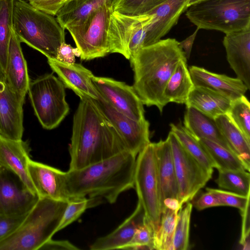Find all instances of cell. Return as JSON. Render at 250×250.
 Segmentation results:
<instances>
[{"mask_svg":"<svg viewBox=\"0 0 250 250\" xmlns=\"http://www.w3.org/2000/svg\"><path fill=\"white\" fill-rule=\"evenodd\" d=\"M179 211L166 208L162 212L158 229L153 234V249L173 250L174 229Z\"/></svg>","mask_w":250,"mask_h":250,"instance_id":"cell-33","label":"cell"},{"mask_svg":"<svg viewBox=\"0 0 250 250\" xmlns=\"http://www.w3.org/2000/svg\"><path fill=\"white\" fill-rule=\"evenodd\" d=\"M188 70L194 86L208 88L231 101L245 95L248 90L244 83L237 78L213 73L194 65Z\"/></svg>","mask_w":250,"mask_h":250,"instance_id":"cell-21","label":"cell"},{"mask_svg":"<svg viewBox=\"0 0 250 250\" xmlns=\"http://www.w3.org/2000/svg\"><path fill=\"white\" fill-rule=\"evenodd\" d=\"M199 29L197 28L192 35L182 42H179V45L184 52L187 59L190 57L192 45Z\"/></svg>","mask_w":250,"mask_h":250,"instance_id":"cell-47","label":"cell"},{"mask_svg":"<svg viewBox=\"0 0 250 250\" xmlns=\"http://www.w3.org/2000/svg\"><path fill=\"white\" fill-rule=\"evenodd\" d=\"M24 102V98L13 90L0 68V135L13 140L22 139Z\"/></svg>","mask_w":250,"mask_h":250,"instance_id":"cell-15","label":"cell"},{"mask_svg":"<svg viewBox=\"0 0 250 250\" xmlns=\"http://www.w3.org/2000/svg\"><path fill=\"white\" fill-rule=\"evenodd\" d=\"M250 143V104L245 96L232 102L226 114Z\"/></svg>","mask_w":250,"mask_h":250,"instance_id":"cell-35","label":"cell"},{"mask_svg":"<svg viewBox=\"0 0 250 250\" xmlns=\"http://www.w3.org/2000/svg\"><path fill=\"white\" fill-rule=\"evenodd\" d=\"M39 197L26 189L14 173L0 167V214L10 217L26 215Z\"/></svg>","mask_w":250,"mask_h":250,"instance_id":"cell-14","label":"cell"},{"mask_svg":"<svg viewBox=\"0 0 250 250\" xmlns=\"http://www.w3.org/2000/svg\"><path fill=\"white\" fill-rule=\"evenodd\" d=\"M232 102L226 97L208 88L194 86L185 104L187 107H192L206 116L215 119L226 114Z\"/></svg>","mask_w":250,"mask_h":250,"instance_id":"cell-26","label":"cell"},{"mask_svg":"<svg viewBox=\"0 0 250 250\" xmlns=\"http://www.w3.org/2000/svg\"><path fill=\"white\" fill-rule=\"evenodd\" d=\"M183 126L197 140L205 139L213 141L234 153L221 133L215 120L196 109L187 107Z\"/></svg>","mask_w":250,"mask_h":250,"instance_id":"cell-25","label":"cell"},{"mask_svg":"<svg viewBox=\"0 0 250 250\" xmlns=\"http://www.w3.org/2000/svg\"><path fill=\"white\" fill-rule=\"evenodd\" d=\"M167 0H115L113 11L131 16L146 14Z\"/></svg>","mask_w":250,"mask_h":250,"instance_id":"cell-37","label":"cell"},{"mask_svg":"<svg viewBox=\"0 0 250 250\" xmlns=\"http://www.w3.org/2000/svg\"><path fill=\"white\" fill-rule=\"evenodd\" d=\"M205 147L213 162L215 168L219 170H247L249 168L234 153L213 141L198 140Z\"/></svg>","mask_w":250,"mask_h":250,"instance_id":"cell-30","label":"cell"},{"mask_svg":"<svg viewBox=\"0 0 250 250\" xmlns=\"http://www.w3.org/2000/svg\"><path fill=\"white\" fill-rule=\"evenodd\" d=\"M14 0H0V68L5 72L13 26Z\"/></svg>","mask_w":250,"mask_h":250,"instance_id":"cell-32","label":"cell"},{"mask_svg":"<svg viewBox=\"0 0 250 250\" xmlns=\"http://www.w3.org/2000/svg\"><path fill=\"white\" fill-rule=\"evenodd\" d=\"M65 88L52 73L30 82L27 93L35 114L43 128L57 127L68 113Z\"/></svg>","mask_w":250,"mask_h":250,"instance_id":"cell-7","label":"cell"},{"mask_svg":"<svg viewBox=\"0 0 250 250\" xmlns=\"http://www.w3.org/2000/svg\"><path fill=\"white\" fill-rule=\"evenodd\" d=\"M136 157L125 150L82 168L66 171L70 200L88 196L114 203L122 192L134 188Z\"/></svg>","mask_w":250,"mask_h":250,"instance_id":"cell-2","label":"cell"},{"mask_svg":"<svg viewBox=\"0 0 250 250\" xmlns=\"http://www.w3.org/2000/svg\"><path fill=\"white\" fill-rule=\"evenodd\" d=\"M207 191L213 193L220 201L222 206H230L243 210L250 201V194L244 196L231 191L211 188H207Z\"/></svg>","mask_w":250,"mask_h":250,"instance_id":"cell-40","label":"cell"},{"mask_svg":"<svg viewBox=\"0 0 250 250\" xmlns=\"http://www.w3.org/2000/svg\"><path fill=\"white\" fill-rule=\"evenodd\" d=\"M113 4H105L78 23L66 28L82 60L89 61L110 53L108 33Z\"/></svg>","mask_w":250,"mask_h":250,"instance_id":"cell-9","label":"cell"},{"mask_svg":"<svg viewBox=\"0 0 250 250\" xmlns=\"http://www.w3.org/2000/svg\"><path fill=\"white\" fill-rule=\"evenodd\" d=\"M153 233L152 228L146 218L144 223L136 229L125 250H154Z\"/></svg>","mask_w":250,"mask_h":250,"instance_id":"cell-38","label":"cell"},{"mask_svg":"<svg viewBox=\"0 0 250 250\" xmlns=\"http://www.w3.org/2000/svg\"><path fill=\"white\" fill-rule=\"evenodd\" d=\"M25 215L19 217H10L0 214V241L11 233L17 228Z\"/></svg>","mask_w":250,"mask_h":250,"instance_id":"cell-43","label":"cell"},{"mask_svg":"<svg viewBox=\"0 0 250 250\" xmlns=\"http://www.w3.org/2000/svg\"><path fill=\"white\" fill-rule=\"evenodd\" d=\"M13 28L21 42L55 59L65 42V29L55 16L42 11L25 0H14Z\"/></svg>","mask_w":250,"mask_h":250,"instance_id":"cell-5","label":"cell"},{"mask_svg":"<svg viewBox=\"0 0 250 250\" xmlns=\"http://www.w3.org/2000/svg\"><path fill=\"white\" fill-rule=\"evenodd\" d=\"M146 219L143 208L139 202L132 213L110 233L97 239L90 246L91 250L124 249L131 241L136 229Z\"/></svg>","mask_w":250,"mask_h":250,"instance_id":"cell-23","label":"cell"},{"mask_svg":"<svg viewBox=\"0 0 250 250\" xmlns=\"http://www.w3.org/2000/svg\"><path fill=\"white\" fill-rule=\"evenodd\" d=\"M214 120L232 150L250 168V143L226 114L220 115Z\"/></svg>","mask_w":250,"mask_h":250,"instance_id":"cell-29","label":"cell"},{"mask_svg":"<svg viewBox=\"0 0 250 250\" xmlns=\"http://www.w3.org/2000/svg\"><path fill=\"white\" fill-rule=\"evenodd\" d=\"M178 211L174 236L173 250H187L189 247V228L193 205L189 202Z\"/></svg>","mask_w":250,"mask_h":250,"instance_id":"cell-36","label":"cell"},{"mask_svg":"<svg viewBox=\"0 0 250 250\" xmlns=\"http://www.w3.org/2000/svg\"><path fill=\"white\" fill-rule=\"evenodd\" d=\"M94 100L121 137L126 149L137 156L150 142L149 122L146 119L136 121L118 111L101 94L99 99Z\"/></svg>","mask_w":250,"mask_h":250,"instance_id":"cell-12","label":"cell"},{"mask_svg":"<svg viewBox=\"0 0 250 250\" xmlns=\"http://www.w3.org/2000/svg\"><path fill=\"white\" fill-rule=\"evenodd\" d=\"M89 200L86 197L74 199L68 202L58 231L76 221L89 207Z\"/></svg>","mask_w":250,"mask_h":250,"instance_id":"cell-39","label":"cell"},{"mask_svg":"<svg viewBox=\"0 0 250 250\" xmlns=\"http://www.w3.org/2000/svg\"><path fill=\"white\" fill-rule=\"evenodd\" d=\"M201 0H189L188 1V7L190 5H191V4H193V3H195L198 1H199Z\"/></svg>","mask_w":250,"mask_h":250,"instance_id":"cell-48","label":"cell"},{"mask_svg":"<svg viewBox=\"0 0 250 250\" xmlns=\"http://www.w3.org/2000/svg\"><path fill=\"white\" fill-rule=\"evenodd\" d=\"M115 0H68L56 15V19L65 30L88 17L105 4H113Z\"/></svg>","mask_w":250,"mask_h":250,"instance_id":"cell-28","label":"cell"},{"mask_svg":"<svg viewBox=\"0 0 250 250\" xmlns=\"http://www.w3.org/2000/svg\"><path fill=\"white\" fill-rule=\"evenodd\" d=\"M40 250H78L79 249L67 240H54L51 239Z\"/></svg>","mask_w":250,"mask_h":250,"instance_id":"cell-46","label":"cell"},{"mask_svg":"<svg viewBox=\"0 0 250 250\" xmlns=\"http://www.w3.org/2000/svg\"><path fill=\"white\" fill-rule=\"evenodd\" d=\"M187 62L185 58L179 62L165 86L163 96L167 104H185L194 87Z\"/></svg>","mask_w":250,"mask_h":250,"instance_id":"cell-27","label":"cell"},{"mask_svg":"<svg viewBox=\"0 0 250 250\" xmlns=\"http://www.w3.org/2000/svg\"><path fill=\"white\" fill-rule=\"evenodd\" d=\"M215 180L224 190L248 196L250 194V174L247 170H219Z\"/></svg>","mask_w":250,"mask_h":250,"instance_id":"cell-34","label":"cell"},{"mask_svg":"<svg viewBox=\"0 0 250 250\" xmlns=\"http://www.w3.org/2000/svg\"><path fill=\"white\" fill-rule=\"evenodd\" d=\"M189 0H167L146 13L148 21L144 47L161 39L177 23L187 9Z\"/></svg>","mask_w":250,"mask_h":250,"instance_id":"cell-17","label":"cell"},{"mask_svg":"<svg viewBox=\"0 0 250 250\" xmlns=\"http://www.w3.org/2000/svg\"><path fill=\"white\" fill-rule=\"evenodd\" d=\"M170 131L177 138L184 149L203 167L213 173L215 166L210 156L201 143L191 136L179 123L170 124Z\"/></svg>","mask_w":250,"mask_h":250,"instance_id":"cell-31","label":"cell"},{"mask_svg":"<svg viewBox=\"0 0 250 250\" xmlns=\"http://www.w3.org/2000/svg\"><path fill=\"white\" fill-rule=\"evenodd\" d=\"M35 8L55 16L68 0H25Z\"/></svg>","mask_w":250,"mask_h":250,"instance_id":"cell-41","label":"cell"},{"mask_svg":"<svg viewBox=\"0 0 250 250\" xmlns=\"http://www.w3.org/2000/svg\"><path fill=\"white\" fill-rule=\"evenodd\" d=\"M155 149L162 212L163 204L166 200L176 199L179 201V189L171 147L168 137L165 140L155 143Z\"/></svg>","mask_w":250,"mask_h":250,"instance_id":"cell-22","label":"cell"},{"mask_svg":"<svg viewBox=\"0 0 250 250\" xmlns=\"http://www.w3.org/2000/svg\"><path fill=\"white\" fill-rule=\"evenodd\" d=\"M173 158L178 183L179 202L184 204L191 201L212 177L183 147L171 131L168 136Z\"/></svg>","mask_w":250,"mask_h":250,"instance_id":"cell-10","label":"cell"},{"mask_svg":"<svg viewBox=\"0 0 250 250\" xmlns=\"http://www.w3.org/2000/svg\"><path fill=\"white\" fill-rule=\"evenodd\" d=\"M146 24L143 15L131 16L113 11L108 33L110 53L120 54L129 60L144 47Z\"/></svg>","mask_w":250,"mask_h":250,"instance_id":"cell-11","label":"cell"},{"mask_svg":"<svg viewBox=\"0 0 250 250\" xmlns=\"http://www.w3.org/2000/svg\"><path fill=\"white\" fill-rule=\"evenodd\" d=\"M76 56H80L78 49L65 42L60 46L55 59L64 63H73L75 62Z\"/></svg>","mask_w":250,"mask_h":250,"instance_id":"cell-44","label":"cell"},{"mask_svg":"<svg viewBox=\"0 0 250 250\" xmlns=\"http://www.w3.org/2000/svg\"><path fill=\"white\" fill-rule=\"evenodd\" d=\"M186 15L199 29L227 34L250 27V0H201Z\"/></svg>","mask_w":250,"mask_h":250,"instance_id":"cell-6","label":"cell"},{"mask_svg":"<svg viewBox=\"0 0 250 250\" xmlns=\"http://www.w3.org/2000/svg\"><path fill=\"white\" fill-rule=\"evenodd\" d=\"M47 62L65 87L72 90L80 98L98 100L100 94L96 88L92 72L79 63H67L47 58Z\"/></svg>","mask_w":250,"mask_h":250,"instance_id":"cell-18","label":"cell"},{"mask_svg":"<svg viewBox=\"0 0 250 250\" xmlns=\"http://www.w3.org/2000/svg\"><path fill=\"white\" fill-rule=\"evenodd\" d=\"M92 81L103 98L118 111L136 121L145 119L144 104L133 86L107 77L94 76Z\"/></svg>","mask_w":250,"mask_h":250,"instance_id":"cell-13","label":"cell"},{"mask_svg":"<svg viewBox=\"0 0 250 250\" xmlns=\"http://www.w3.org/2000/svg\"><path fill=\"white\" fill-rule=\"evenodd\" d=\"M29 152L27 144L22 139H10L0 135V167L14 173L26 189L37 195L28 172Z\"/></svg>","mask_w":250,"mask_h":250,"instance_id":"cell-20","label":"cell"},{"mask_svg":"<svg viewBox=\"0 0 250 250\" xmlns=\"http://www.w3.org/2000/svg\"><path fill=\"white\" fill-rule=\"evenodd\" d=\"M68 202L39 198L19 226L0 241V250H39L58 232Z\"/></svg>","mask_w":250,"mask_h":250,"instance_id":"cell-4","label":"cell"},{"mask_svg":"<svg viewBox=\"0 0 250 250\" xmlns=\"http://www.w3.org/2000/svg\"><path fill=\"white\" fill-rule=\"evenodd\" d=\"M193 206L197 210H201L211 207L222 206V204L213 193L207 191L194 202Z\"/></svg>","mask_w":250,"mask_h":250,"instance_id":"cell-45","label":"cell"},{"mask_svg":"<svg viewBox=\"0 0 250 250\" xmlns=\"http://www.w3.org/2000/svg\"><path fill=\"white\" fill-rule=\"evenodd\" d=\"M28 172L39 198L69 202L65 172L46 164L28 160Z\"/></svg>","mask_w":250,"mask_h":250,"instance_id":"cell-16","label":"cell"},{"mask_svg":"<svg viewBox=\"0 0 250 250\" xmlns=\"http://www.w3.org/2000/svg\"><path fill=\"white\" fill-rule=\"evenodd\" d=\"M242 216L241 235L239 241L243 246V250H250V201L247 203L245 208L240 211Z\"/></svg>","mask_w":250,"mask_h":250,"instance_id":"cell-42","label":"cell"},{"mask_svg":"<svg viewBox=\"0 0 250 250\" xmlns=\"http://www.w3.org/2000/svg\"><path fill=\"white\" fill-rule=\"evenodd\" d=\"M4 74L7 81L13 90L25 98L30 81L21 42L13 26Z\"/></svg>","mask_w":250,"mask_h":250,"instance_id":"cell-24","label":"cell"},{"mask_svg":"<svg viewBox=\"0 0 250 250\" xmlns=\"http://www.w3.org/2000/svg\"><path fill=\"white\" fill-rule=\"evenodd\" d=\"M185 58L179 42L171 38L160 40L131 56L132 86L144 105L156 106L162 112L167 104L163 96L165 86L179 62Z\"/></svg>","mask_w":250,"mask_h":250,"instance_id":"cell-3","label":"cell"},{"mask_svg":"<svg viewBox=\"0 0 250 250\" xmlns=\"http://www.w3.org/2000/svg\"><path fill=\"white\" fill-rule=\"evenodd\" d=\"M125 150L121 137L94 100L81 98L73 117L69 170L82 168Z\"/></svg>","mask_w":250,"mask_h":250,"instance_id":"cell-1","label":"cell"},{"mask_svg":"<svg viewBox=\"0 0 250 250\" xmlns=\"http://www.w3.org/2000/svg\"><path fill=\"white\" fill-rule=\"evenodd\" d=\"M227 61L237 78L250 89V27L225 34Z\"/></svg>","mask_w":250,"mask_h":250,"instance_id":"cell-19","label":"cell"},{"mask_svg":"<svg viewBox=\"0 0 250 250\" xmlns=\"http://www.w3.org/2000/svg\"><path fill=\"white\" fill-rule=\"evenodd\" d=\"M134 188L154 232L159 226L162 214L155 143L150 142L136 157Z\"/></svg>","mask_w":250,"mask_h":250,"instance_id":"cell-8","label":"cell"}]
</instances>
